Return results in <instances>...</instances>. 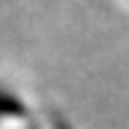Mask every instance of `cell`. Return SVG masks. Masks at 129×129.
I'll return each instance as SVG.
<instances>
[{
	"mask_svg": "<svg viewBox=\"0 0 129 129\" xmlns=\"http://www.w3.org/2000/svg\"><path fill=\"white\" fill-rule=\"evenodd\" d=\"M16 108H19V102H16L11 94H6V91H0V121L8 118V116H14Z\"/></svg>",
	"mask_w": 129,
	"mask_h": 129,
	"instance_id": "6da1fadb",
	"label": "cell"
}]
</instances>
